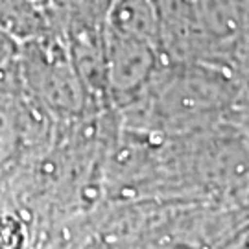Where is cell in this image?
<instances>
[{"instance_id": "cell-1", "label": "cell", "mask_w": 249, "mask_h": 249, "mask_svg": "<svg viewBox=\"0 0 249 249\" xmlns=\"http://www.w3.org/2000/svg\"><path fill=\"white\" fill-rule=\"evenodd\" d=\"M106 78L113 92L131 96L151 80L159 50L144 41L111 34L106 30Z\"/></svg>"}, {"instance_id": "cell-3", "label": "cell", "mask_w": 249, "mask_h": 249, "mask_svg": "<svg viewBox=\"0 0 249 249\" xmlns=\"http://www.w3.org/2000/svg\"><path fill=\"white\" fill-rule=\"evenodd\" d=\"M222 249H249V227H244L232 238L225 242Z\"/></svg>"}, {"instance_id": "cell-2", "label": "cell", "mask_w": 249, "mask_h": 249, "mask_svg": "<svg viewBox=\"0 0 249 249\" xmlns=\"http://www.w3.org/2000/svg\"><path fill=\"white\" fill-rule=\"evenodd\" d=\"M107 32L144 41L162 53L160 15L155 0H115L107 9Z\"/></svg>"}, {"instance_id": "cell-5", "label": "cell", "mask_w": 249, "mask_h": 249, "mask_svg": "<svg viewBox=\"0 0 249 249\" xmlns=\"http://www.w3.org/2000/svg\"><path fill=\"white\" fill-rule=\"evenodd\" d=\"M107 2H109V4H111V2H115V0H107Z\"/></svg>"}, {"instance_id": "cell-4", "label": "cell", "mask_w": 249, "mask_h": 249, "mask_svg": "<svg viewBox=\"0 0 249 249\" xmlns=\"http://www.w3.org/2000/svg\"><path fill=\"white\" fill-rule=\"evenodd\" d=\"M13 48H15L13 39L9 37V34H6L4 28L0 26V63L6 61L9 55L13 53Z\"/></svg>"}]
</instances>
